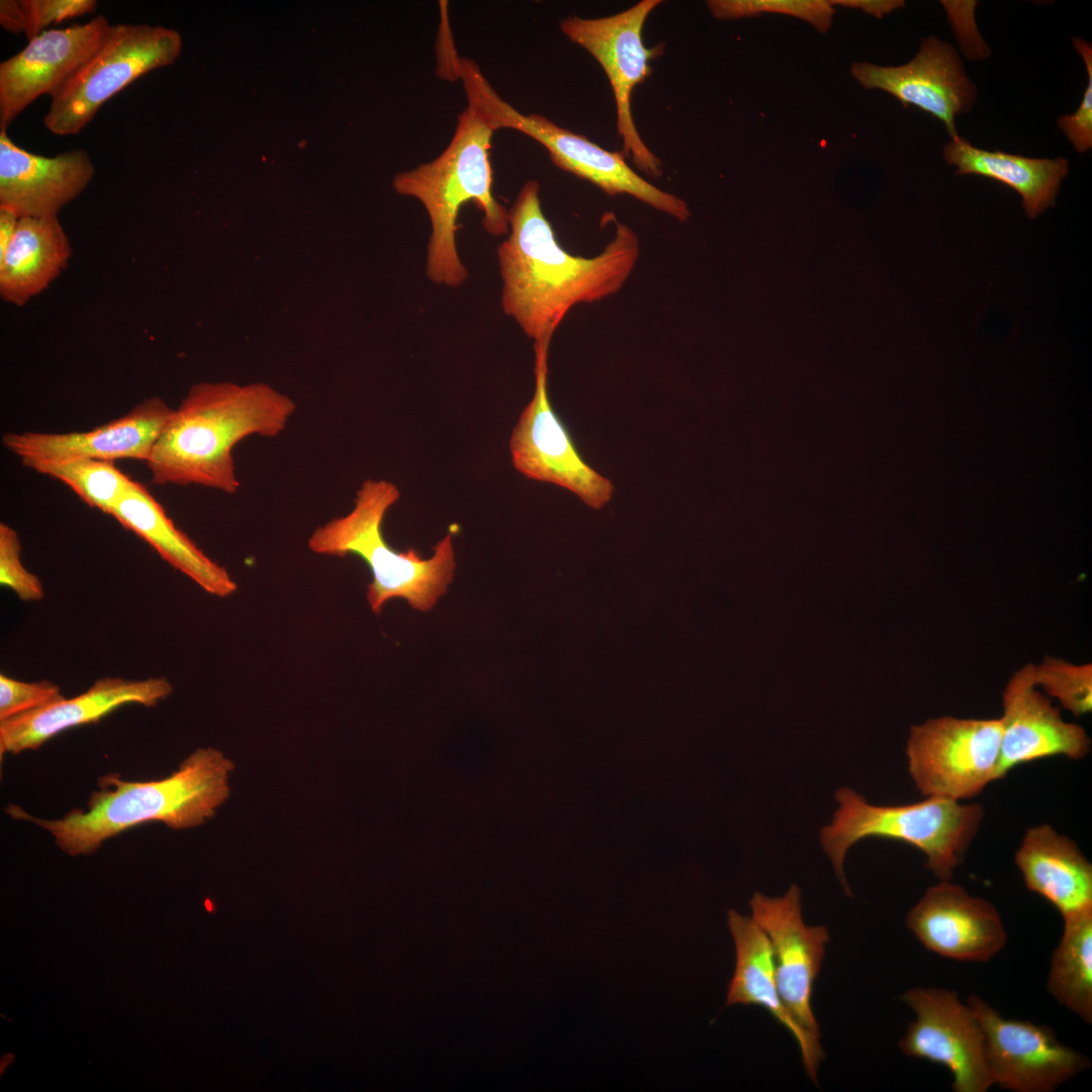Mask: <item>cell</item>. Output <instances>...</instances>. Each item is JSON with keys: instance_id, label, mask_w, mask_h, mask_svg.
<instances>
[{"instance_id": "1f68e13d", "label": "cell", "mask_w": 1092, "mask_h": 1092, "mask_svg": "<svg viewBox=\"0 0 1092 1092\" xmlns=\"http://www.w3.org/2000/svg\"><path fill=\"white\" fill-rule=\"evenodd\" d=\"M64 696L49 680L26 682L0 674V722L42 708Z\"/></svg>"}, {"instance_id": "277c9868", "label": "cell", "mask_w": 1092, "mask_h": 1092, "mask_svg": "<svg viewBox=\"0 0 1092 1092\" xmlns=\"http://www.w3.org/2000/svg\"><path fill=\"white\" fill-rule=\"evenodd\" d=\"M493 132L467 106L458 116L452 140L436 159L393 179L397 193L417 198L428 212L432 233L426 273L436 284L458 287L468 277L456 247L457 217L463 204H476L488 234L510 232L509 210L492 194L489 150Z\"/></svg>"}, {"instance_id": "6da1fadb", "label": "cell", "mask_w": 1092, "mask_h": 1092, "mask_svg": "<svg viewBox=\"0 0 1092 1092\" xmlns=\"http://www.w3.org/2000/svg\"><path fill=\"white\" fill-rule=\"evenodd\" d=\"M539 190L535 180L524 183L509 210V238L497 248L503 311L534 343L551 341L574 305L617 293L640 255L637 234L621 222L600 254L568 253L543 213Z\"/></svg>"}, {"instance_id": "9a60e30c", "label": "cell", "mask_w": 1092, "mask_h": 1092, "mask_svg": "<svg viewBox=\"0 0 1092 1092\" xmlns=\"http://www.w3.org/2000/svg\"><path fill=\"white\" fill-rule=\"evenodd\" d=\"M111 24L97 15L84 24L47 29L0 64V129L35 99L51 97L105 39Z\"/></svg>"}, {"instance_id": "7c38bea8", "label": "cell", "mask_w": 1092, "mask_h": 1092, "mask_svg": "<svg viewBox=\"0 0 1092 1092\" xmlns=\"http://www.w3.org/2000/svg\"><path fill=\"white\" fill-rule=\"evenodd\" d=\"M967 1003L982 1029L993 1086L1013 1092H1052L1090 1068V1060L1064 1044L1049 1025L1004 1018L975 994Z\"/></svg>"}, {"instance_id": "52a82bcc", "label": "cell", "mask_w": 1092, "mask_h": 1092, "mask_svg": "<svg viewBox=\"0 0 1092 1092\" xmlns=\"http://www.w3.org/2000/svg\"><path fill=\"white\" fill-rule=\"evenodd\" d=\"M453 77L462 80L467 106L494 131L510 128L532 138L548 151L556 167L589 181L610 196L630 195L678 221L690 217L685 200L646 181L626 163L622 152L607 151L543 115L523 114L514 108L495 92L474 61L458 57Z\"/></svg>"}, {"instance_id": "5b68a950", "label": "cell", "mask_w": 1092, "mask_h": 1092, "mask_svg": "<svg viewBox=\"0 0 1092 1092\" xmlns=\"http://www.w3.org/2000/svg\"><path fill=\"white\" fill-rule=\"evenodd\" d=\"M399 496L394 483L366 479L356 492L352 510L316 527L307 540L313 553L356 555L366 562L372 573L367 601L377 615L395 598L406 600L416 610L430 611L452 582L456 566L451 534L435 545L428 559L414 549L398 552L388 545L382 523Z\"/></svg>"}, {"instance_id": "ffe728a7", "label": "cell", "mask_w": 1092, "mask_h": 1092, "mask_svg": "<svg viewBox=\"0 0 1092 1092\" xmlns=\"http://www.w3.org/2000/svg\"><path fill=\"white\" fill-rule=\"evenodd\" d=\"M173 692L165 677L127 679L103 677L86 692L65 697L31 712L0 722V753L17 754L37 749L57 734L80 725L97 722L126 704L156 706Z\"/></svg>"}, {"instance_id": "d590c367", "label": "cell", "mask_w": 1092, "mask_h": 1092, "mask_svg": "<svg viewBox=\"0 0 1092 1092\" xmlns=\"http://www.w3.org/2000/svg\"><path fill=\"white\" fill-rule=\"evenodd\" d=\"M0 23L5 30L18 33L25 31L21 0L0 1Z\"/></svg>"}, {"instance_id": "ac0fdd59", "label": "cell", "mask_w": 1092, "mask_h": 1092, "mask_svg": "<svg viewBox=\"0 0 1092 1092\" xmlns=\"http://www.w3.org/2000/svg\"><path fill=\"white\" fill-rule=\"evenodd\" d=\"M850 72L862 87L884 90L904 105L932 114L943 122L951 139L959 135L956 116L970 111L976 100V87L954 48L936 36L924 38L917 55L905 65L854 63Z\"/></svg>"}, {"instance_id": "8fae6325", "label": "cell", "mask_w": 1092, "mask_h": 1092, "mask_svg": "<svg viewBox=\"0 0 1092 1092\" xmlns=\"http://www.w3.org/2000/svg\"><path fill=\"white\" fill-rule=\"evenodd\" d=\"M549 345L550 341L534 343L535 390L510 439L512 462L526 477L566 488L598 510L611 500L614 485L580 456L551 405L547 389Z\"/></svg>"}, {"instance_id": "d6986e66", "label": "cell", "mask_w": 1092, "mask_h": 1092, "mask_svg": "<svg viewBox=\"0 0 1092 1092\" xmlns=\"http://www.w3.org/2000/svg\"><path fill=\"white\" fill-rule=\"evenodd\" d=\"M1033 671L1032 663L1015 671L1002 695L998 780L1019 764L1059 755L1080 759L1090 750L1085 729L1062 718L1050 697L1037 690Z\"/></svg>"}, {"instance_id": "4fadbf2b", "label": "cell", "mask_w": 1092, "mask_h": 1092, "mask_svg": "<svg viewBox=\"0 0 1092 1092\" xmlns=\"http://www.w3.org/2000/svg\"><path fill=\"white\" fill-rule=\"evenodd\" d=\"M901 1000L915 1013L899 1041L905 1056L945 1067L954 1092H986L993 1086L979 1021L956 990L916 987Z\"/></svg>"}, {"instance_id": "8d00e7d4", "label": "cell", "mask_w": 1092, "mask_h": 1092, "mask_svg": "<svg viewBox=\"0 0 1092 1092\" xmlns=\"http://www.w3.org/2000/svg\"><path fill=\"white\" fill-rule=\"evenodd\" d=\"M19 217L6 209H0V257L4 255L15 234Z\"/></svg>"}, {"instance_id": "5bb4252c", "label": "cell", "mask_w": 1092, "mask_h": 1092, "mask_svg": "<svg viewBox=\"0 0 1092 1092\" xmlns=\"http://www.w3.org/2000/svg\"><path fill=\"white\" fill-rule=\"evenodd\" d=\"M749 904L751 918L768 938L784 1005L805 1030L820 1038L812 996L830 940L828 929L805 924L796 885L782 897L769 898L755 892Z\"/></svg>"}, {"instance_id": "9c48e42d", "label": "cell", "mask_w": 1092, "mask_h": 1092, "mask_svg": "<svg viewBox=\"0 0 1092 1092\" xmlns=\"http://www.w3.org/2000/svg\"><path fill=\"white\" fill-rule=\"evenodd\" d=\"M660 4V0H642L611 16H569L560 22L561 31L592 55L607 75L615 98L623 155L652 177L661 175V163L636 128L631 98L634 88L651 74V60L663 53L662 44L647 48L642 37L647 17Z\"/></svg>"}, {"instance_id": "484cf974", "label": "cell", "mask_w": 1092, "mask_h": 1092, "mask_svg": "<svg viewBox=\"0 0 1092 1092\" xmlns=\"http://www.w3.org/2000/svg\"><path fill=\"white\" fill-rule=\"evenodd\" d=\"M946 162L958 168V175H979L998 181L1017 191L1029 218H1035L1055 206L1061 183L1069 172L1064 158L1034 159L1001 151L989 152L972 146L958 135L943 148Z\"/></svg>"}, {"instance_id": "30bf717a", "label": "cell", "mask_w": 1092, "mask_h": 1092, "mask_svg": "<svg viewBox=\"0 0 1092 1092\" xmlns=\"http://www.w3.org/2000/svg\"><path fill=\"white\" fill-rule=\"evenodd\" d=\"M1002 722L941 716L911 727L906 754L926 797L971 799L998 780Z\"/></svg>"}, {"instance_id": "603a6c76", "label": "cell", "mask_w": 1092, "mask_h": 1092, "mask_svg": "<svg viewBox=\"0 0 1092 1092\" xmlns=\"http://www.w3.org/2000/svg\"><path fill=\"white\" fill-rule=\"evenodd\" d=\"M1014 862L1026 888L1062 917L1092 908V866L1075 841L1051 825L1027 829Z\"/></svg>"}, {"instance_id": "d6a6232c", "label": "cell", "mask_w": 1092, "mask_h": 1092, "mask_svg": "<svg viewBox=\"0 0 1092 1092\" xmlns=\"http://www.w3.org/2000/svg\"><path fill=\"white\" fill-rule=\"evenodd\" d=\"M1072 42L1085 63L1088 83L1078 109L1071 115L1060 116L1057 124L1075 150L1084 154L1092 148V47L1077 36L1072 37Z\"/></svg>"}, {"instance_id": "e0dca14e", "label": "cell", "mask_w": 1092, "mask_h": 1092, "mask_svg": "<svg viewBox=\"0 0 1092 1092\" xmlns=\"http://www.w3.org/2000/svg\"><path fill=\"white\" fill-rule=\"evenodd\" d=\"M906 925L926 949L959 962L990 961L1007 943L996 907L950 880L925 891L908 912Z\"/></svg>"}, {"instance_id": "836d02e7", "label": "cell", "mask_w": 1092, "mask_h": 1092, "mask_svg": "<svg viewBox=\"0 0 1092 1092\" xmlns=\"http://www.w3.org/2000/svg\"><path fill=\"white\" fill-rule=\"evenodd\" d=\"M25 35L31 39L50 25L80 17L96 10L95 0H21Z\"/></svg>"}, {"instance_id": "2e32d148", "label": "cell", "mask_w": 1092, "mask_h": 1092, "mask_svg": "<svg viewBox=\"0 0 1092 1092\" xmlns=\"http://www.w3.org/2000/svg\"><path fill=\"white\" fill-rule=\"evenodd\" d=\"M173 413L166 401L152 396L127 414L85 432L6 433L3 446L27 467L74 459L145 461Z\"/></svg>"}, {"instance_id": "3957f363", "label": "cell", "mask_w": 1092, "mask_h": 1092, "mask_svg": "<svg viewBox=\"0 0 1092 1092\" xmlns=\"http://www.w3.org/2000/svg\"><path fill=\"white\" fill-rule=\"evenodd\" d=\"M234 769L221 751L203 747L159 781L128 782L116 774L100 778V791L90 795L86 811L75 809L60 819L36 818L14 804L5 811L48 830L64 852L89 854L106 839L146 822L159 821L175 830L204 824L229 799Z\"/></svg>"}, {"instance_id": "f546056e", "label": "cell", "mask_w": 1092, "mask_h": 1092, "mask_svg": "<svg viewBox=\"0 0 1092 1092\" xmlns=\"http://www.w3.org/2000/svg\"><path fill=\"white\" fill-rule=\"evenodd\" d=\"M707 5L722 20L779 13L801 18L821 32L829 29L834 14L833 5L825 0H712Z\"/></svg>"}, {"instance_id": "cb8c5ba5", "label": "cell", "mask_w": 1092, "mask_h": 1092, "mask_svg": "<svg viewBox=\"0 0 1092 1092\" xmlns=\"http://www.w3.org/2000/svg\"><path fill=\"white\" fill-rule=\"evenodd\" d=\"M109 515L207 594L225 598L237 590L238 585L229 571L178 529L161 504L140 482L134 481Z\"/></svg>"}, {"instance_id": "44dd1931", "label": "cell", "mask_w": 1092, "mask_h": 1092, "mask_svg": "<svg viewBox=\"0 0 1092 1092\" xmlns=\"http://www.w3.org/2000/svg\"><path fill=\"white\" fill-rule=\"evenodd\" d=\"M88 153L74 149L54 157L30 153L0 129V209L22 217L58 216L91 182Z\"/></svg>"}, {"instance_id": "7a4b0ae2", "label": "cell", "mask_w": 1092, "mask_h": 1092, "mask_svg": "<svg viewBox=\"0 0 1092 1092\" xmlns=\"http://www.w3.org/2000/svg\"><path fill=\"white\" fill-rule=\"evenodd\" d=\"M295 411L288 395L266 383L194 384L153 446L146 462L152 481L234 494L240 487L235 447L252 436H279Z\"/></svg>"}, {"instance_id": "83f0119b", "label": "cell", "mask_w": 1092, "mask_h": 1092, "mask_svg": "<svg viewBox=\"0 0 1092 1092\" xmlns=\"http://www.w3.org/2000/svg\"><path fill=\"white\" fill-rule=\"evenodd\" d=\"M31 469L62 481L86 505L107 515L135 481L120 471L114 462L106 460L48 462Z\"/></svg>"}, {"instance_id": "4316f807", "label": "cell", "mask_w": 1092, "mask_h": 1092, "mask_svg": "<svg viewBox=\"0 0 1092 1092\" xmlns=\"http://www.w3.org/2000/svg\"><path fill=\"white\" fill-rule=\"evenodd\" d=\"M1064 927L1046 980L1048 992L1092 1023V908L1063 917Z\"/></svg>"}, {"instance_id": "8992f818", "label": "cell", "mask_w": 1092, "mask_h": 1092, "mask_svg": "<svg viewBox=\"0 0 1092 1092\" xmlns=\"http://www.w3.org/2000/svg\"><path fill=\"white\" fill-rule=\"evenodd\" d=\"M839 808L833 821L820 831V841L833 862L845 893L843 862L850 846L863 838L898 840L920 850L926 869L940 881H949L962 862L983 821L979 804L927 797L912 804L873 805L849 788L835 794Z\"/></svg>"}, {"instance_id": "f1b7e54d", "label": "cell", "mask_w": 1092, "mask_h": 1092, "mask_svg": "<svg viewBox=\"0 0 1092 1092\" xmlns=\"http://www.w3.org/2000/svg\"><path fill=\"white\" fill-rule=\"evenodd\" d=\"M1033 679L1048 697H1053L1073 715L1079 717L1092 711V664H1075L1065 659L1045 656L1034 664Z\"/></svg>"}, {"instance_id": "ba28073f", "label": "cell", "mask_w": 1092, "mask_h": 1092, "mask_svg": "<svg viewBox=\"0 0 1092 1092\" xmlns=\"http://www.w3.org/2000/svg\"><path fill=\"white\" fill-rule=\"evenodd\" d=\"M182 39L172 28L111 24L95 53L51 97L43 118L54 134H78L112 96L143 75L172 65Z\"/></svg>"}, {"instance_id": "d4e9b609", "label": "cell", "mask_w": 1092, "mask_h": 1092, "mask_svg": "<svg viewBox=\"0 0 1092 1092\" xmlns=\"http://www.w3.org/2000/svg\"><path fill=\"white\" fill-rule=\"evenodd\" d=\"M71 255L70 240L58 216L20 218L0 257L2 299L24 305L63 272Z\"/></svg>"}, {"instance_id": "4dcf8cb0", "label": "cell", "mask_w": 1092, "mask_h": 1092, "mask_svg": "<svg viewBox=\"0 0 1092 1092\" xmlns=\"http://www.w3.org/2000/svg\"><path fill=\"white\" fill-rule=\"evenodd\" d=\"M0 583L13 590L21 601H40L44 596L39 578L21 561L17 532L5 523L0 524Z\"/></svg>"}, {"instance_id": "7402d4cb", "label": "cell", "mask_w": 1092, "mask_h": 1092, "mask_svg": "<svg viewBox=\"0 0 1092 1092\" xmlns=\"http://www.w3.org/2000/svg\"><path fill=\"white\" fill-rule=\"evenodd\" d=\"M728 925L735 944L736 963L726 1005H756L770 1013L796 1039L805 1072L816 1084L818 1067L824 1059L820 1038L805 1030L784 1005L767 936L751 917L735 910L728 912Z\"/></svg>"}, {"instance_id": "e575fe53", "label": "cell", "mask_w": 1092, "mask_h": 1092, "mask_svg": "<svg viewBox=\"0 0 1092 1092\" xmlns=\"http://www.w3.org/2000/svg\"><path fill=\"white\" fill-rule=\"evenodd\" d=\"M830 3L832 5L858 8L866 13L873 14L878 18H881L885 14L891 13L893 10L904 6V1L901 0H835L830 1Z\"/></svg>"}]
</instances>
